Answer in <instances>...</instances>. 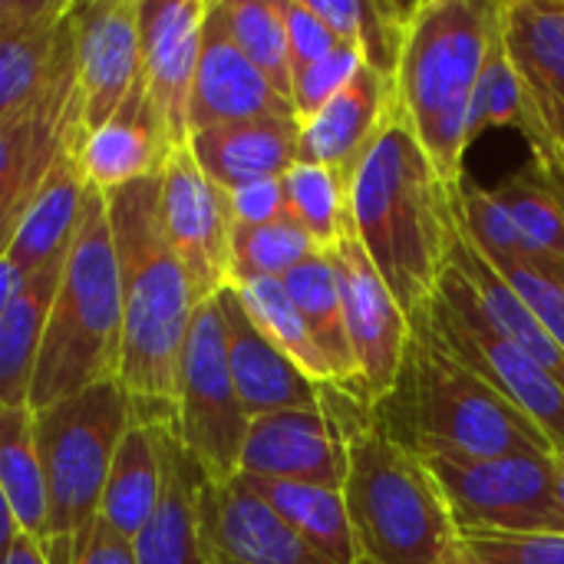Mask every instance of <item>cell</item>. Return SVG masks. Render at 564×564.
<instances>
[{
  "label": "cell",
  "instance_id": "cell-23",
  "mask_svg": "<svg viewBox=\"0 0 564 564\" xmlns=\"http://www.w3.org/2000/svg\"><path fill=\"white\" fill-rule=\"evenodd\" d=\"M169 152H175L155 119L142 83L116 109L109 122L83 132L76 145V162L86 175V185L109 195L139 178L159 175Z\"/></svg>",
  "mask_w": 564,
  "mask_h": 564
},
{
  "label": "cell",
  "instance_id": "cell-14",
  "mask_svg": "<svg viewBox=\"0 0 564 564\" xmlns=\"http://www.w3.org/2000/svg\"><path fill=\"white\" fill-rule=\"evenodd\" d=\"M327 254L340 284L347 340L360 377V403L373 410L400 377L410 340V317L397 304L393 291L377 274L350 228Z\"/></svg>",
  "mask_w": 564,
  "mask_h": 564
},
{
  "label": "cell",
  "instance_id": "cell-43",
  "mask_svg": "<svg viewBox=\"0 0 564 564\" xmlns=\"http://www.w3.org/2000/svg\"><path fill=\"white\" fill-rule=\"evenodd\" d=\"M284 10V30H288V50H291V73L304 69L327 53L340 46V40L330 33V26L307 7V0H281Z\"/></svg>",
  "mask_w": 564,
  "mask_h": 564
},
{
  "label": "cell",
  "instance_id": "cell-15",
  "mask_svg": "<svg viewBox=\"0 0 564 564\" xmlns=\"http://www.w3.org/2000/svg\"><path fill=\"white\" fill-rule=\"evenodd\" d=\"M212 0H139L142 89L172 149L188 145V106Z\"/></svg>",
  "mask_w": 564,
  "mask_h": 564
},
{
  "label": "cell",
  "instance_id": "cell-41",
  "mask_svg": "<svg viewBox=\"0 0 564 564\" xmlns=\"http://www.w3.org/2000/svg\"><path fill=\"white\" fill-rule=\"evenodd\" d=\"M459 542L482 564H564L558 532H463Z\"/></svg>",
  "mask_w": 564,
  "mask_h": 564
},
{
  "label": "cell",
  "instance_id": "cell-4",
  "mask_svg": "<svg viewBox=\"0 0 564 564\" xmlns=\"http://www.w3.org/2000/svg\"><path fill=\"white\" fill-rule=\"evenodd\" d=\"M324 403L344 430L350 516L360 564H440L459 549L443 492L426 463L390 440L373 410L324 383Z\"/></svg>",
  "mask_w": 564,
  "mask_h": 564
},
{
  "label": "cell",
  "instance_id": "cell-38",
  "mask_svg": "<svg viewBox=\"0 0 564 564\" xmlns=\"http://www.w3.org/2000/svg\"><path fill=\"white\" fill-rule=\"evenodd\" d=\"M317 251L321 248L314 245V238L291 218L258 225V228L235 225V231H231V281H251V278L284 281L301 261H307Z\"/></svg>",
  "mask_w": 564,
  "mask_h": 564
},
{
  "label": "cell",
  "instance_id": "cell-27",
  "mask_svg": "<svg viewBox=\"0 0 564 564\" xmlns=\"http://www.w3.org/2000/svg\"><path fill=\"white\" fill-rule=\"evenodd\" d=\"M162 433H165V423L135 420L116 449V459L102 489L99 519L129 542L149 525V519L155 516L162 502V489H165Z\"/></svg>",
  "mask_w": 564,
  "mask_h": 564
},
{
  "label": "cell",
  "instance_id": "cell-40",
  "mask_svg": "<svg viewBox=\"0 0 564 564\" xmlns=\"http://www.w3.org/2000/svg\"><path fill=\"white\" fill-rule=\"evenodd\" d=\"M364 69V59L354 46L340 43L334 53H327L324 59L294 69L291 76V106H294V119L304 122L314 112H321L357 73Z\"/></svg>",
  "mask_w": 564,
  "mask_h": 564
},
{
  "label": "cell",
  "instance_id": "cell-20",
  "mask_svg": "<svg viewBox=\"0 0 564 564\" xmlns=\"http://www.w3.org/2000/svg\"><path fill=\"white\" fill-rule=\"evenodd\" d=\"M202 525L212 564H327L241 479L202 486Z\"/></svg>",
  "mask_w": 564,
  "mask_h": 564
},
{
  "label": "cell",
  "instance_id": "cell-48",
  "mask_svg": "<svg viewBox=\"0 0 564 564\" xmlns=\"http://www.w3.org/2000/svg\"><path fill=\"white\" fill-rule=\"evenodd\" d=\"M17 535H20V529H17V522H13V512H10V506H7V499H3V489H0V564L7 562L10 545H13Z\"/></svg>",
  "mask_w": 564,
  "mask_h": 564
},
{
  "label": "cell",
  "instance_id": "cell-18",
  "mask_svg": "<svg viewBox=\"0 0 564 564\" xmlns=\"http://www.w3.org/2000/svg\"><path fill=\"white\" fill-rule=\"evenodd\" d=\"M294 119V106L268 83V76L231 40L218 0H212L202 33V53L188 106V132L248 122V119Z\"/></svg>",
  "mask_w": 564,
  "mask_h": 564
},
{
  "label": "cell",
  "instance_id": "cell-5",
  "mask_svg": "<svg viewBox=\"0 0 564 564\" xmlns=\"http://www.w3.org/2000/svg\"><path fill=\"white\" fill-rule=\"evenodd\" d=\"M499 7L492 0H420L406 26L393 76L397 102L449 185L466 178L469 102L499 33Z\"/></svg>",
  "mask_w": 564,
  "mask_h": 564
},
{
  "label": "cell",
  "instance_id": "cell-11",
  "mask_svg": "<svg viewBox=\"0 0 564 564\" xmlns=\"http://www.w3.org/2000/svg\"><path fill=\"white\" fill-rule=\"evenodd\" d=\"M83 106L76 83V50H73V17L59 59L50 73L43 93L20 112L0 119V261L43 188L53 165L79 145Z\"/></svg>",
  "mask_w": 564,
  "mask_h": 564
},
{
  "label": "cell",
  "instance_id": "cell-36",
  "mask_svg": "<svg viewBox=\"0 0 564 564\" xmlns=\"http://www.w3.org/2000/svg\"><path fill=\"white\" fill-rule=\"evenodd\" d=\"M288 218L297 221L321 251H330L350 228L347 215V182L314 162H294L284 175Z\"/></svg>",
  "mask_w": 564,
  "mask_h": 564
},
{
  "label": "cell",
  "instance_id": "cell-44",
  "mask_svg": "<svg viewBox=\"0 0 564 564\" xmlns=\"http://www.w3.org/2000/svg\"><path fill=\"white\" fill-rule=\"evenodd\" d=\"M50 564H139L129 539L112 532L99 516L73 539L69 549L46 558Z\"/></svg>",
  "mask_w": 564,
  "mask_h": 564
},
{
  "label": "cell",
  "instance_id": "cell-17",
  "mask_svg": "<svg viewBox=\"0 0 564 564\" xmlns=\"http://www.w3.org/2000/svg\"><path fill=\"white\" fill-rule=\"evenodd\" d=\"M238 476L344 489L347 449L337 416L327 410V403L317 410L254 416L245 436Z\"/></svg>",
  "mask_w": 564,
  "mask_h": 564
},
{
  "label": "cell",
  "instance_id": "cell-30",
  "mask_svg": "<svg viewBox=\"0 0 564 564\" xmlns=\"http://www.w3.org/2000/svg\"><path fill=\"white\" fill-rule=\"evenodd\" d=\"M254 496H261L327 564H360L350 516L340 489L307 486V482H278V479H248L238 476Z\"/></svg>",
  "mask_w": 564,
  "mask_h": 564
},
{
  "label": "cell",
  "instance_id": "cell-9",
  "mask_svg": "<svg viewBox=\"0 0 564 564\" xmlns=\"http://www.w3.org/2000/svg\"><path fill=\"white\" fill-rule=\"evenodd\" d=\"M248 426L251 420L238 400L228 370L225 324L212 297L202 301L192 314L178 367V400L172 430L185 456L205 476V482L228 486L238 479Z\"/></svg>",
  "mask_w": 564,
  "mask_h": 564
},
{
  "label": "cell",
  "instance_id": "cell-3",
  "mask_svg": "<svg viewBox=\"0 0 564 564\" xmlns=\"http://www.w3.org/2000/svg\"><path fill=\"white\" fill-rule=\"evenodd\" d=\"M373 420L420 459L555 456L549 440L499 390L440 344L423 311L410 317L400 377L373 406Z\"/></svg>",
  "mask_w": 564,
  "mask_h": 564
},
{
  "label": "cell",
  "instance_id": "cell-1",
  "mask_svg": "<svg viewBox=\"0 0 564 564\" xmlns=\"http://www.w3.org/2000/svg\"><path fill=\"white\" fill-rule=\"evenodd\" d=\"M347 215L406 317L423 311L449 268L459 185L436 172L397 99L347 182Z\"/></svg>",
  "mask_w": 564,
  "mask_h": 564
},
{
  "label": "cell",
  "instance_id": "cell-26",
  "mask_svg": "<svg viewBox=\"0 0 564 564\" xmlns=\"http://www.w3.org/2000/svg\"><path fill=\"white\" fill-rule=\"evenodd\" d=\"M86 195V175L76 162V149H69L46 175L3 258L17 264L26 278L50 268H63L83 218Z\"/></svg>",
  "mask_w": 564,
  "mask_h": 564
},
{
  "label": "cell",
  "instance_id": "cell-42",
  "mask_svg": "<svg viewBox=\"0 0 564 564\" xmlns=\"http://www.w3.org/2000/svg\"><path fill=\"white\" fill-rule=\"evenodd\" d=\"M496 271L512 284V291L529 304V311L542 321V327L555 337L564 350V281L532 268V264H496Z\"/></svg>",
  "mask_w": 564,
  "mask_h": 564
},
{
  "label": "cell",
  "instance_id": "cell-49",
  "mask_svg": "<svg viewBox=\"0 0 564 564\" xmlns=\"http://www.w3.org/2000/svg\"><path fill=\"white\" fill-rule=\"evenodd\" d=\"M552 459H555V492H558L564 506V453H555Z\"/></svg>",
  "mask_w": 564,
  "mask_h": 564
},
{
  "label": "cell",
  "instance_id": "cell-16",
  "mask_svg": "<svg viewBox=\"0 0 564 564\" xmlns=\"http://www.w3.org/2000/svg\"><path fill=\"white\" fill-rule=\"evenodd\" d=\"M73 50L83 126L99 129L142 83L139 0L73 3Z\"/></svg>",
  "mask_w": 564,
  "mask_h": 564
},
{
  "label": "cell",
  "instance_id": "cell-34",
  "mask_svg": "<svg viewBox=\"0 0 564 564\" xmlns=\"http://www.w3.org/2000/svg\"><path fill=\"white\" fill-rule=\"evenodd\" d=\"M307 7L330 26V33L354 46L364 66L397 76L400 53L406 43V26L413 17V3L393 0H307Z\"/></svg>",
  "mask_w": 564,
  "mask_h": 564
},
{
  "label": "cell",
  "instance_id": "cell-19",
  "mask_svg": "<svg viewBox=\"0 0 564 564\" xmlns=\"http://www.w3.org/2000/svg\"><path fill=\"white\" fill-rule=\"evenodd\" d=\"M215 304L225 324L228 370L248 420L281 410H317L324 403V383L301 373V367L258 330L231 284L215 294Z\"/></svg>",
  "mask_w": 564,
  "mask_h": 564
},
{
  "label": "cell",
  "instance_id": "cell-22",
  "mask_svg": "<svg viewBox=\"0 0 564 564\" xmlns=\"http://www.w3.org/2000/svg\"><path fill=\"white\" fill-rule=\"evenodd\" d=\"M397 99L390 76L364 66L321 112L297 122V159L324 165L350 182L364 149L377 135L383 116Z\"/></svg>",
  "mask_w": 564,
  "mask_h": 564
},
{
  "label": "cell",
  "instance_id": "cell-12",
  "mask_svg": "<svg viewBox=\"0 0 564 564\" xmlns=\"http://www.w3.org/2000/svg\"><path fill=\"white\" fill-rule=\"evenodd\" d=\"M499 26L525 89L532 159L564 185V0H502Z\"/></svg>",
  "mask_w": 564,
  "mask_h": 564
},
{
  "label": "cell",
  "instance_id": "cell-21",
  "mask_svg": "<svg viewBox=\"0 0 564 564\" xmlns=\"http://www.w3.org/2000/svg\"><path fill=\"white\" fill-rule=\"evenodd\" d=\"M73 0H0V119L30 106L59 59Z\"/></svg>",
  "mask_w": 564,
  "mask_h": 564
},
{
  "label": "cell",
  "instance_id": "cell-31",
  "mask_svg": "<svg viewBox=\"0 0 564 564\" xmlns=\"http://www.w3.org/2000/svg\"><path fill=\"white\" fill-rule=\"evenodd\" d=\"M284 288H288L294 307L301 311L307 330L314 334L321 354L327 357V364L334 370V387H340L344 393H350L360 403V377H357L354 350L347 340L344 301H340V284H337L330 254L317 251L307 261H301L284 278Z\"/></svg>",
  "mask_w": 564,
  "mask_h": 564
},
{
  "label": "cell",
  "instance_id": "cell-24",
  "mask_svg": "<svg viewBox=\"0 0 564 564\" xmlns=\"http://www.w3.org/2000/svg\"><path fill=\"white\" fill-rule=\"evenodd\" d=\"M297 119L288 116L248 119L192 132L188 152L215 185L231 192L258 178H281L297 162Z\"/></svg>",
  "mask_w": 564,
  "mask_h": 564
},
{
  "label": "cell",
  "instance_id": "cell-10",
  "mask_svg": "<svg viewBox=\"0 0 564 564\" xmlns=\"http://www.w3.org/2000/svg\"><path fill=\"white\" fill-rule=\"evenodd\" d=\"M456 532H558L564 506L555 492L552 456L459 459L426 456Z\"/></svg>",
  "mask_w": 564,
  "mask_h": 564
},
{
  "label": "cell",
  "instance_id": "cell-25",
  "mask_svg": "<svg viewBox=\"0 0 564 564\" xmlns=\"http://www.w3.org/2000/svg\"><path fill=\"white\" fill-rule=\"evenodd\" d=\"M165 459V489L149 525L132 539L139 564H212L202 525V486L205 476L185 456L175 440V430L162 433Z\"/></svg>",
  "mask_w": 564,
  "mask_h": 564
},
{
  "label": "cell",
  "instance_id": "cell-47",
  "mask_svg": "<svg viewBox=\"0 0 564 564\" xmlns=\"http://www.w3.org/2000/svg\"><path fill=\"white\" fill-rule=\"evenodd\" d=\"M3 564H50L46 562V555L20 532L17 539H13V545H10V555H7V562Z\"/></svg>",
  "mask_w": 564,
  "mask_h": 564
},
{
  "label": "cell",
  "instance_id": "cell-39",
  "mask_svg": "<svg viewBox=\"0 0 564 564\" xmlns=\"http://www.w3.org/2000/svg\"><path fill=\"white\" fill-rule=\"evenodd\" d=\"M489 129H519L522 135L529 132V106H525V89L522 79L509 59V50L502 43V26L489 46V56L482 63V73L476 79L473 89V102H469V145L489 132Z\"/></svg>",
  "mask_w": 564,
  "mask_h": 564
},
{
  "label": "cell",
  "instance_id": "cell-45",
  "mask_svg": "<svg viewBox=\"0 0 564 564\" xmlns=\"http://www.w3.org/2000/svg\"><path fill=\"white\" fill-rule=\"evenodd\" d=\"M231 218L241 228H258L288 218V198H284V182L281 178H258L248 185H238L228 192Z\"/></svg>",
  "mask_w": 564,
  "mask_h": 564
},
{
  "label": "cell",
  "instance_id": "cell-7",
  "mask_svg": "<svg viewBox=\"0 0 564 564\" xmlns=\"http://www.w3.org/2000/svg\"><path fill=\"white\" fill-rule=\"evenodd\" d=\"M33 416L50 496V558L69 549L99 516L102 489L116 449L135 423V406L119 380H102Z\"/></svg>",
  "mask_w": 564,
  "mask_h": 564
},
{
  "label": "cell",
  "instance_id": "cell-28",
  "mask_svg": "<svg viewBox=\"0 0 564 564\" xmlns=\"http://www.w3.org/2000/svg\"><path fill=\"white\" fill-rule=\"evenodd\" d=\"M449 264L473 284L479 304L486 307V314L499 327V334L509 344H516L522 354H529L539 367H545L564 390V350L542 327V321L529 311V304L512 291V284L496 271V264L469 241V235L463 231V218H459V231L453 241Z\"/></svg>",
  "mask_w": 564,
  "mask_h": 564
},
{
  "label": "cell",
  "instance_id": "cell-35",
  "mask_svg": "<svg viewBox=\"0 0 564 564\" xmlns=\"http://www.w3.org/2000/svg\"><path fill=\"white\" fill-rule=\"evenodd\" d=\"M238 301L245 304L248 317L258 324V330L281 350L288 354L301 373H307L314 383H330L334 387V370L327 357L321 354L314 334L307 330L301 311L294 307L284 281L274 278H251V281H231Z\"/></svg>",
  "mask_w": 564,
  "mask_h": 564
},
{
  "label": "cell",
  "instance_id": "cell-6",
  "mask_svg": "<svg viewBox=\"0 0 564 564\" xmlns=\"http://www.w3.org/2000/svg\"><path fill=\"white\" fill-rule=\"evenodd\" d=\"M122 297L106 195L89 188L43 327L30 410L40 413L93 383L119 380Z\"/></svg>",
  "mask_w": 564,
  "mask_h": 564
},
{
  "label": "cell",
  "instance_id": "cell-13",
  "mask_svg": "<svg viewBox=\"0 0 564 564\" xmlns=\"http://www.w3.org/2000/svg\"><path fill=\"white\" fill-rule=\"evenodd\" d=\"M159 221L192 281L195 301H212L231 281L235 218L228 192L198 169L188 145L169 152L159 172Z\"/></svg>",
  "mask_w": 564,
  "mask_h": 564
},
{
  "label": "cell",
  "instance_id": "cell-46",
  "mask_svg": "<svg viewBox=\"0 0 564 564\" xmlns=\"http://www.w3.org/2000/svg\"><path fill=\"white\" fill-rule=\"evenodd\" d=\"M26 284V274L17 268V264H10L7 258L0 261V321H3V314L10 311V304H13V297L20 294V288Z\"/></svg>",
  "mask_w": 564,
  "mask_h": 564
},
{
  "label": "cell",
  "instance_id": "cell-33",
  "mask_svg": "<svg viewBox=\"0 0 564 564\" xmlns=\"http://www.w3.org/2000/svg\"><path fill=\"white\" fill-rule=\"evenodd\" d=\"M63 268L30 274L10 311L0 321V410L30 406L33 373L40 360L43 327L53 307V294Z\"/></svg>",
  "mask_w": 564,
  "mask_h": 564
},
{
  "label": "cell",
  "instance_id": "cell-50",
  "mask_svg": "<svg viewBox=\"0 0 564 564\" xmlns=\"http://www.w3.org/2000/svg\"><path fill=\"white\" fill-rule=\"evenodd\" d=\"M440 564H482V562H476V558L463 549V542H459V549H456V552H449V555H446Z\"/></svg>",
  "mask_w": 564,
  "mask_h": 564
},
{
  "label": "cell",
  "instance_id": "cell-32",
  "mask_svg": "<svg viewBox=\"0 0 564 564\" xmlns=\"http://www.w3.org/2000/svg\"><path fill=\"white\" fill-rule=\"evenodd\" d=\"M506 205L532 268L564 281V185L555 182L535 159L496 188Z\"/></svg>",
  "mask_w": 564,
  "mask_h": 564
},
{
  "label": "cell",
  "instance_id": "cell-37",
  "mask_svg": "<svg viewBox=\"0 0 564 564\" xmlns=\"http://www.w3.org/2000/svg\"><path fill=\"white\" fill-rule=\"evenodd\" d=\"M225 26L238 50L268 76V83L291 102V50L281 0H218Z\"/></svg>",
  "mask_w": 564,
  "mask_h": 564
},
{
  "label": "cell",
  "instance_id": "cell-2",
  "mask_svg": "<svg viewBox=\"0 0 564 564\" xmlns=\"http://www.w3.org/2000/svg\"><path fill=\"white\" fill-rule=\"evenodd\" d=\"M106 212L122 297L119 383L135 406V420L175 426L178 367L198 301L162 235L159 175L109 192Z\"/></svg>",
  "mask_w": 564,
  "mask_h": 564
},
{
  "label": "cell",
  "instance_id": "cell-29",
  "mask_svg": "<svg viewBox=\"0 0 564 564\" xmlns=\"http://www.w3.org/2000/svg\"><path fill=\"white\" fill-rule=\"evenodd\" d=\"M0 489L17 529L46 555L50 549V496L36 446V416L30 406L0 410Z\"/></svg>",
  "mask_w": 564,
  "mask_h": 564
},
{
  "label": "cell",
  "instance_id": "cell-8",
  "mask_svg": "<svg viewBox=\"0 0 564 564\" xmlns=\"http://www.w3.org/2000/svg\"><path fill=\"white\" fill-rule=\"evenodd\" d=\"M423 317L453 357L499 390L549 440L552 453H564L562 383L499 334L473 284L453 264L446 268L433 301L423 307Z\"/></svg>",
  "mask_w": 564,
  "mask_h": 564
}]
</instances>
